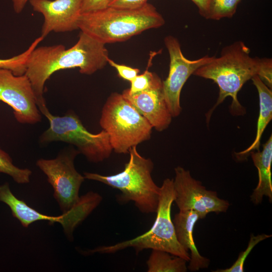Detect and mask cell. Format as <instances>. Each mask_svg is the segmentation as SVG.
<instances>
[{"instance_id":"cell-6","label":"cell","mask_w":272,"mask_h":272,"mask_svg":"<svg viewBox=\"0 0 272 272\" xmlns=\"http://www.w3.org/2000/svg\"><path fill=\"white\" fill-rule=\"evenodd\" d=\"M99 123L108 133L113 150L118 154H126L130 148L149 140L153 128L122 94L116 92L105 103Z\"/></svg>"},{"instance_id":"cell-20","label":"cell","mask_w":272,"mask_h":272,"mask_svg":"<svg viewBox=\"0 0 272 272\" xmlns=\"http://www.w3.org/2000/svg\"><path fill=\"white\" fill-rule=\"evenodd\" d=\"M241 0H210L206 19L219 20L231 18L236 13Z\"/></svg>"},{"instance_id":"cell-8","label":"cell","mask_w":272,"mask_h":272,"mask_svg":"<svg viewBox=\"0 0 272 272\" xmlns=\"http://www.w3.org/2000/svg\"><path fill=\"white\" fill-rule=\"evenodd\" d=\"M77 150H62L54 159H40L37 166L47 176L53 189V196L62 213L71 210L79 201V190L85 179L76 169L74 160Z\"/></svg>"},{"instance_id":"cell-3","label":"cell","mask_w":272,"mask_h":272,"mask_svg":"<svg viewBox=\"0 0 272 272\" xmlns=\"http://www.w3.org/2000/svg\"><path fill=\"white\" fill-rule=\"evenodd\" d=\"M164 24L162 16L153 5L147 3L137 8L108 7L82 13L78 28L81 31L106 44L124 41Z\"/></svg>"},{"instance_id":"cell-27","label":"cell","mask_w":272,"mask_h":272,"mask_svg":"<svg viewBox=\"0 0 272 272\" xmlns=\"http://www.w3.org/2000/svg\"><path fill=\"white\" fill-rule=\"evenodd\" d=\"M198 8V11L202 17L207 19L210 0H191Z\"/></svg>"},{"instance_id":"cell-1","label":"cell","mask_w":272,"mask_h":272,"mask_svg":"<svg viewBox=\"0 0 272 272\" xmlns=\"http://www.w3.org/2000/svg\"><path fill=\"white\" fill-rule=\"evenodd\" d=\"M108 57L105 44L82 31L77 43L68 49L62 44L35 48L27 58L25 74L32 84L40 112L48 110L44 86L53 73L78 68L80 73L91 75L104 68Z\"/></svg>"},{"instance_id":"cell-4","label":"cell","mask_w":272,"mask_h":272,"mask_svg":"<svg viewBox=\"0 0 272 272\" xmlns=\"http://www.w3.org/2000/svg\"><path fill=\"white\" fill-rule=\"evenodd\" d=\"M129 160L124 170L115 175H102L85 172V179L103 183L119 190L120 202L133 201L143 213H156L160 196V187L154 182L151 176L154 164L150 158L142 156L137 146L129 150Z\"/></svg>"},{"instance_id":"cell-16","label":"cell","mask_w":272,"mask_h":272,"mask_svg":"<svg viewBox=\"0 0 272 272\" xmlns=\"http://www.w3.org/2000/svg\"><path fill=\"white\" fill-rule=\"evenodd\" d=\"M0 201L9 206L12 215L18 219L24 227L38 221H48L50 223L55 222L61 225L65 222L64 214L58 216L44 215L29 206L24 201L16 197L11 191L8 182L0 185Z\"/></svg>"},{"instance_id":"cell-21","label":"cell","mask_w":272,"mask_h":272,"mask_svg":"<svg viewBox=\"0 0 272 272\" xmlns=\"http://www.w3.org/2000/svg\"><path fill=\"white\" fill-rule=\"evenodd\" d=\"M40 42V40L36 38L22 53L11 58L0 59V69L9 70L15 75L25 74L27 58L31 52L38 45Z\"/></svg>"},{"instance_id":"cell-13","label":"cell","mask_w":272,"mask_h":272,"mask_svg":"<svg viewBox=\"0 0 272 272\" xmlns=\"http://www.w3.org/2000/svg\"><path fill=\"white\" fill-rule=\"evenodd\" d=\"M122 95L156 130L162 131L169 126L172 116L165 101L163 84L132 94L125 89Z\"/></svg>"},{"instance_id":"cell-17","label":"cell","mask_w":272,"mask_h":272,"mask_svg":"<svg viewBox=\"0 0 272 272\" xmlns=\"http://www.w3.org/2000/svg\"><path fill=\"white\" fill-rule=\"evenodd\" d=\"M252 80L255 86L259 97V112L257 123L255 138L251 145L246 149L236 153L237 158L245 159L246 156L254 150H259L260 139L263 132L272 118V91L257 76Z\"/></svg>"},{"instance_id":"cell-26","label":"cell","mask_w":272,"mask_h":272,"mask_svg":"<svg viewBox=\"0 0 272 272\" xmlns=\"http://www.w3.org/2000/svg\"><path fill=\"white\" fill-rule=\"evenodd\" d=\"M148 0H112L109 7L122 8H137L148 3Z\"/></svg>"},{"instance_id":"cell-23","label":"cell","mask_w":272,"mask_h":272,"mask_svg":"<svg viewBox=\"0 0 272 272\" xmlns=\"http://www.w3.org/2000/svg\"><path fill=\"white\" fill-rule=\"evenodd\" d=\"M271 235L265 234H258L254 236L253 234L250 235V239L246 249L241 252L235 262L229 268L225 269H218L214 272H243L244 271V264L246 259L253 248L259 242L270 238Z\"/></svg>"},{"instance_id":"cell-9","label":"cell","mask_w":272,"mask_h":272,"mask_svg":"<svg viewBox=\"0 0 272 272\" xmlns=\"http://www.w3.org/2000/svg\"><path fill=\"white\" fill-rule=\"evenodd\" d=\"M174 171V201L180 211H194L200 219L210 213L219 214L227 211L230 206L228 201L219 197L217 192L207 190L200 181L191 176L189 171L180 166Z\"/></svg>"},{"instance_id":"cell-10","label":"cell","mask_w":272,"mask_h":272,"mask_svg":"<svg viewBox=\"0 0 272 272\" xmlns=\"http://www.w3.org/2000/svg\"><path fill=\"white\" fill-rule=\"evenodd\" d=\"M164 43L169 54L170 64L168 76L162 81L163 90L169 111L172 117H175L181 112L180 97L186 81L198 68L210 62L215 56L206 55L190 60L183 54L180 44L175 37L166 36Z\"/></svg>"},{"instance_id":"cell-19","label":"cell","mask_w":272,"mask_h":272,"mask_svg":"<svg viewBox=\"0 0 272 272\" xmlns=\"http://www.w3.org/2000/svg\"><path fill=\"white\" fill-rule=\"evenodd\" d=\"M0 173L7 174L19 184L30 182L32 171L28 168H20L13 163L10 156L0 148Z\"/></svg>"},{"instance_id":"cell-14","label":"cell","mask_w":272,"mask_h":272,"mask_svg":"<svg viewBox=\"0 0 272 272\" xmlns=\"http://www.w3.org/2000/svg\"><path fill=\"white\" fill-rule=\"evenodd\" d=\"M199 219L196 212L188 210L180 211L175 215L173 220L178 242L185 250L190 251L188 268L191 271L207 268L210 263L209 259L199 253L193 237L194 225Z\"/></svg>"},{"instance_id":"cell-2","label":"cell","mask_w":272,"mask_h":272,"mask_svg":"<svg viewBox=\"0 0 272 272\" xmlns=\"http://www.w3.org/2000/svg\"><path fill=\"white\" fill-rule=\"evenodd\" d=\"M250 49L242 41H236L224 47L218 57L198 68L193 75L213 80L219 88L215 105L206 114L208 124L216 108L227 97L232 99L230 111L233 115H243L245 108L238 101L237 95L244 84L254 76L261 77L266 58L253 57Z\"/></svg>"},{"instance_id":"cell-22","label":"cell","mask_w":272,"mask_h":272,"mask_svg":"<svg viewBox=\"0 0 272 272\" xmlns=\"http://www.w3.org/2000/svg\"><path fill=\"white\" fill-rule=\"evenodd\" d=\"M130 82V87L126 90L129 94L148 90L162 84L160 78L155 73L148 70L143 74L138 75Z\"/></svg>"},{"instance_id":"cell-28","label":"cell","mask_w":272,"mask_h":272,"mask_svg":"<svg viewBox=\"0 0 272 272\" xmlns=\"http://www.w3.org/2000/svg\"><path fill=\"white\" fill-rule=\"evenodd\" d=\"M14 11L19 14L22 12L29 0H12Z\"/></svg>"},{"instance_id":"cell-15","label":"cell","mask_w":272,"mask_h":272,"mask_svg":"<svg viewBox=\"0 0 272 272\" xmlns=\"http://www.w3.org/2000/svg\"><path fill=\"white\" fill-rule=\"evenodd\" d=\"M254 166L257 169L258 184L250 196L251 201L255 205L260 203L263 196L272 201V181L271 167L272 163V136L263 145L261 151L250 153Z\"/></svg>"},{"instance_id":"cell-18","label":"cell","mask_w":272,"mask_h":272,"mask_svg":"<svg viewBox=\"0 0 272 272\" xmlns=\"http://www.w3.org/2000/svg\"><path fill=\"white\" fill-rule=\"evenodd\" d=\"M184 259L159 250H152L147 263L148 272H185L187 270Z\"/></svg>"},{"instance_id":"cell-5","label":"cell","mask_w":272,"mask_h":272,"mask_svg":"<svg viewBox=\"0 0 272 272\" xmlns=\"http://www.w3.org/2000/svg\"><path fill=\"white\" fill-rule=\"evenodd\" d=\"M174 200L173 179L166 178L160 187L155 221L148 231L132 239L113 245L98 247L85 251L86 253H112L128 247L133 248L137 252L145 249H151L166 251L188 262L190 254L178 242L171 217V206Z\"/></svg>"},{"instance_id":"cell-7","label":"cell","mask_w":272,"mask_h":272,"mask_svg":"<svg viewBox=\"0 0 272 272\" xmlns=\"http://www.w3.org/2000/svg\"><path fill=\"white\" fill-rule=\"evenodd\" d=\"M43 115L48 120L49 126L40 137L41 143L63 142L74 145L79 153L94 163L102 162L110 156L113 149L105 130L97 133L90 132L73 112L59 116L48 110Z\"/></svg>"},{"instance_id":"cell-12","label":"cell","mask_w":272,"mask_h":272,"mask_svg":"<svg viewBox=\"0 0 272 272\" xmlns=\"http://www.w3.org/2000/svg\"><path fill=\"white\" fill-rule=\"evenodd\" d=\"M33 10L41 13L44 22L41 36L50 33L66 32L79 29L82 0H29Z\"/></svg>"},{"instance_id":"cell-25","label":"cell","mask_w":272,"mask_h":272,"mask_svg":"<svg viewBox=\"0 0 272 272\" xmlns=\"http://www.w3.org/2000/svg\"><path fill=\"white\" fill-rule=\"evenodd\" d=\"M112 0H82V13L96 11L109 7Z\"/></svg>"},{"instance_id":"cell-24","label":"cell","mask_w":272,"mask_h":272,"mask_svg":"<svg viewBox=\"0 0 272 272\" xmlns=\"http://www.w3.org/2000/svg\"><path fill=\"white\" fill-rule=\"evenodd\" d=\"M107 63L115 69L120 78L129 82L131 81L140 73V70L138 69L117 63L109 57L107 59Z\"/></svg>"},{"instance_id":"cell-11","label":"cell","mask_w":272,"mask_h":272,"mask_svg":"<svg viewBox=\"0 0 272 272\" xmlns=\"http://www.w3.org/2000/svg\"><path fill=\"white\" fill-rule=\"evenodd\" d=\"M0 101L13 109L20 123L34 124L41 120L32 84L25 74L15 75L9 70L0 69Z\"/></svg>"}]
</instances>
